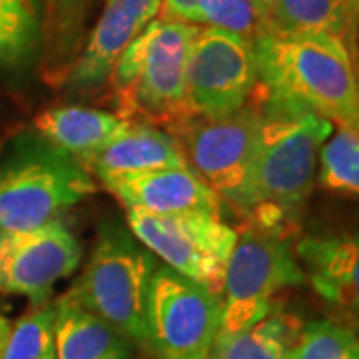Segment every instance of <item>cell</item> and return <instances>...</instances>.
<instances>
[{
    "mask_svg": "<svg viewBox=\"0 0 359 359\" xmlns=\"http://www.w3.org/2000/svg\"><path fill=\"white\" fill-rule=\"evenodd\" d=\"M254 50L264 98L359 132V72L341 40L320 32H266Z\"/></svg>",
    "mask_w": 359,
    "mask_h": 359,
    "instance_id": "6da1fadb",
    "label": "cell"
},
{
    "mask_svg": "<svg viewBox=\"0 0 359 359\" xmlns=\"http://www.w3.org/2000/svg\"><path fill=\"white\" fill-rule=\"evenodd\" d=\"M262 124L254 170V228L283 236L311 194L321 146L334 124L308 110L269 102L262 96Z\"/></svg>",
    "mask_w": 359,
    "mask_h": 359,
    "instance_id": "7a4b0ae2",
    "label": "cell"
},
{
    "mask_svg": "<svg viewBox=\"0 0 359 359\" xmlns=\"http://www.w3.org/2000/svg\"><path fill=\"white\" fill-rule=\"evenodd\" d=\"M198 28L160 16L130 42L108 78L118 104L116 114L174 132L196 118L188 104L186 72Z\"/></svg>",
    "mask_w": 359,
    "mask_h": 359,
    "instance_id": "3957f363",
    "label": "cell"
},
{
    "mask_svg": "<svg viewBox=\"0 0 359 359\" xmlns=\"http://www.w3.org/2000/svg\"><path fill=\"white\" fill-rule=\"evenodd\" d=\"M154 254L120 226H104L82 276L66 297L146 347V313L156 269Z\"/></svg>",
    "mask_w": 359,
    "mask_h": 359,
    "instance_id": "277c9868",
    "label": "cell"
},
{
    "mask_svg": "<svg viewBox=\"0 0 359 359\" xmlns=\"http://www.w3.org/2000/svg\"><path fill=\"white\" fill-rule=\"evenodd\" d=\"M96 190L80 160L42 138L28 140L0 166V233L40 228Z\"/></svg>",
    "mask_w": 359,
    "mask_h": 359,
    "instance_id": "5b68a950",
    "label": "cell"
},
{
    "mask_svg": "<svg viewBox=\"0 0 359 359\" xmlns=\"http://www.w3.org/2000/svg\"><path fill=\"white\" fill-rule=\"evenodd\" d=\"M262 124L259 100L248 102L236 114L208 120L192 118L174 138L188 164L216 192L219 200L250 216L254 212V170Z\"/></svg>",
    "mask_w": 359,
    "mask_h": 359,
    "instance_id": "8992f818",
    "label": "cell"
},
{
    "mask_svg": "<svg viewBox=\"0 0 359 359\" xmlns=\"http://www.w3.org/2000/svg\"><path fill=\"white\" fill-rule=\"evenodd\" d=\"M126 224L130 233L150 254L160 257L166 268L214 294H222L238 231L219 214H150L126 210Z\"/></svg>",
    "mask_w": 359,
    "mask_h": 359,
    "instance_id": "52a82bcc",
    "label": "cell"
},
{
    "mask_svg": "<svg viewBox=\"0 0 359 359\" xmlns=\"http://www.w3.org/2000/svg\"><path fill=\"white\" fill-rule=\"evenodd\" d=\"M306 273L285 236L259 228L238 233L224 273L222 334H238L266 318L273 295L283 287L302 285Z\"/></svg>",
    "mask_w": 359,
    "mask_h": 359,
    "instance_id": "ba28073f",
    "label": "cell"
},
{
    "mask_svg": "<svg viewBox=\"0 0 359 359\" xmlns=\"http://www.w3.org/2000/svg\"><path fill=\"white\" fill-rule=\"evenodd\" d=\"M222 325V297L170 268H158L146 313L156 359H208Z\"/></svg>",
    "mask_w": 359,
    "mask_h": 359,
    "instance_id": "9c48e42d",
    "label": "cell"
},
{
    "mask_svg": "<svg viewBox=\"0 0 359 359\" xmlns=\"http://www.w3.org/2000/svg\"><path fill=\"white\" fill-rule=\"evenodd\" d=\"M257 66L254 42L212 26H200L190 46L186 92L194 116L219 120L254 98Z\"/></svg>",
    "mask_w": 359,
    "mask_h": 359,
    "instance_id": "30bf717a",
    "label": "cell"
},
{
    "mask_svg": "<svg viewBox=\"0 0 359 359\" xmlns=\"http://www.w3.org/2000/svg\"><path fill=\"white\" fill-rule=\"evenodd\" d=\"M82 248L62 219L0 233V294L25 295L42 306L52 287L80 264Z\"/></svg>",
    "mask_w": 359,
    "mask_h": 359,
    "instance_id": "8fae6325",
    "label": "cell"
},
{
    "mask_svg": "<svg viewBox=\"0 0 359 359\" xmlns=\"http://www.w3.org/2000/svg\"><path fill=\"white\" fill-rule=\"evenodd\" d=\"M295 257L316 294L347 316H359V226L302 238Z\"/></svg>",
    "mask_w": 359,
    "mask_h": 359,
    "instance_id": "7c38bea8",
    "label": "cell"
},
{
    "mask_svg": "<svg viewBox=\"0 0 359 359\" xmlns=\"http://www.w3.org/2000/svg\"><path fill=\"white\" fill-rule=\"evenodd\" d=\"M102 184L126 210H144L150 214L222 212V200L192 168H166L114 176L104 178Z\"/></svg>",
    "mask_w": 359,
    "mask_h": 359,
    "instance_id": "4fadbf2b",
    "label": "cell"
},
{
    "mask_svg": "<svg viewBox=\"0 0 359 359\" xmlns=\"http://www.w3.org/2000/svg\"><path fill=\"white\" fill-rule=\"evenodd\" d=\"M162 0H106L104 13L96 22L88 44L72 68L68 84L72 88H96L104 84L122 52L156 20Z\"/></svg>",
    "mask_w": 359,
    "mask_h": 359,
    "instance_id": "5bb4252c",
    "label": "cell"
},
{
    "mask_svg": "<svg viewBox=\"0 0 359 359\" xmlns=\"http://www.w3.org/2000/svg\"><path fill=\"white\" fill-rule=\"evenodd\" d=\"M82 166L104 180L166 168H190V164L178 140L166 130L146 122H130L116 140L86 158Z\"/></svg>",
    "mask_w": 359,
    "mask_h": 359,
    "instance_id": "9a60e30c",
    "label": "cell"
},
{
    "mask_svg": "<svg viewBox=\"0 0 359 359\" xmlns=\"http://www.w3.org/2000/svg\"><path fill=\"white\" fill-rule=\"evenodd\" d=\"M128 126L130 122L122 116L86 106H58L34 120L42 140L80 162L100 152Z\"/></svg>",
    "mask_w": 359,
    "mask_h": 359,
    "instance_id": "2e32d148",
    "label": "cell"
},
{
    "mask_svg": "<svg viewBox=\"0 0 359 359\" xmlns=\"http://www.w3.org/2000/svg\"><path fill=\"white\" fill-rule=\"evenodd\" d=\"M56 359H132L134 344L70 297L54 306Z\"/></svg>",
    "mask_w": 359,
    "mask_h": 359,
    "instance_id": "e0dca14e",
    "label": "cell"
},
{
    "mask_svg": "<svg viewBox=\"0 0 359 359\" xmlns=\"http://www.w3.org/2000/svg\"><path fill=\"white\" fill-rule=\"evenodd\" d=\"M268 32H320L358 54L359 0H273Z\"/></svg>",
    "mask_w": 359,
    "mask_h": 359,
    "instance_id": "ac0fdd59",
    "label": "cell"
},
{
    "mask_svg": "<svg viewBox=\"0 0 359 359\" xmlns=\"http://www.w3.org/2000/svg\"><path fill=\"white\" fill-rule=\"evenodd\" d=\"M302 327L294 316L271 308L266 318L238 334L219 332L208 359H287Z\"/></svg>",
    "mask_w": 359,
    "mask_h": 359,
    "instance_id": "d6986e66",
    "label": "cell"
},
{
    "mask_svg": "<svg viewBox=\"0 0 359 359\" xmlns=\"http://www.w3.org/2000/svg\"><path fill=\"white\" fill-rule=\"evenodd\" d=\"M39 44V0H0V66H25L36 54Z\"/></svg>",
    "mask_w": 359,
    "mask_h": 359,
    "instance_id": "ffe728a7",
    "label": "cell"
},
{
    "mask_svg": "<svg viewBox=\"0 0 359 359\" xmlns=\"http://www.w3.org/2000/svg\"><path fill=\"white\" fill-rule=\"evenodd\" d=\"M318 182L323 190L359 198V132L337 126L318 156Z\"/></svg>",
    "mask_w": 359,
    "mask_h": 359,
    "instance_id": "44dd1931",
    "label": "cell"
},
{
    "mask_svg": "<svg viewBox=\"0 0 359 359\" xmlns=\"http://www.w3.org/2000/svg\"><path fill=\"white\" fill-rule=\"evenodd\" d=\"M262 0H196L194 25L212 26L256 42L269 30Z\"/></svg>",
    "mask_w": 359,
    "mask_h": 359,
    "instance_id": "7402d4cb",
    "label": "cell"
},
{
    "mask_svg": "<svg viewBox=\"0 0 359 359\" xmlns=\"http://www.w3.org/2000/svg\"><path fill=\"white\" fill-rule=\"evenodd\" d=\"M287 359H359V334L341 321H311L302 327Z\"/></svg>",
    "mask_w": 359,
    "mask_h": 359,
    "instance_id": "603a6c76",
    "label": "cell"
},
{
    "mask_svg": "<svg viewBox=\"0 0 359 359\" xmlns=\"http://www.w3.org/2000/svg\"><path fill=\"white\" fill-rule=\"evenodd\" d=\"M2 359H56L54 306H36L13 325Z\"/></svg>",
    "mask_w": 359,
    "mask_h": 359,
    "instance_id": "cb8c5ba5",
    "label": "cell"
},
{
    "mask_svg": "<svg viewBox=\"0 0 359 359\" xmlns=\"http://www.w3.org/2000/svg\"><path fill=\"white\" fill-rule=\"evenodd\" d=\"M162 16L172 20H184L194 25L196 0H162Z\"/></svg>",
    "mask_w": 359,
    "mask_h": 359,
    "instance_id": "d4e9b609",
    "label": "cell"
},
{
    "mask_svg": "<svg viewBox=\"0 0 359 359\" xmlns=\"http://www.w3.org/2000/svg\"><path fill=\"white\" fill-rule=\"evenodd\" d=\"M11 332H13V323L6 316L0 313V359L4 355V349H6V344L11 339Z\"/></svg>",
    "mask_w": 359,
    "mask_h": 359,
    "instance_id": "484cf974",
    "label": "cell"
},
{
    "mask_svg": "<svg viewBox=\"0 0 359 359\" xmlns=\"http://www.w3.org/2000/svg\"><path fill=\"white\" fill-rule=\"evenodd\" d=\"M262 2H264V6H266V8H271V4H273V0H262Z\"/></svg>",
    "mask_w": 359,
    "mask_h": 359,
    "instance_id": "4316f807",
    "label": "cell"
},
{
    "mask_svg": "<svg viewBox=\"0 0 359 359\" xmlns=\"http://www.w3.org/2000/svg\"><path fill=\"white\" fill-rule=\"evenodd\" d=\"M358 50H359V36H358Z\"/></svg>",
    "mask_w": 359,
    "mask_h": 359,
    "instance_id": "83f0119b",
    "label": "cell"
}]
</instances>
